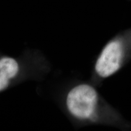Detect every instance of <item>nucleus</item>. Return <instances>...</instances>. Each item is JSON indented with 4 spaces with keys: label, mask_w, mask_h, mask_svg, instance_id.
I'll list each match as a JSON object with an SVG mask.
<instances>
[{
    "label": "nucleus",
    "mask_w": 131,
    "mask_h": 131,
    "mask_svg": "<svg viewBox=\"0 0 131 131\" xmlns=\"http://www.w3.org/2000/svg\"><path fill=\"white\" fill-rule=\"evenodd\" d=\"M92 82L81 83L70 90L66 104L70 114L85 124L106 125L130 130L131 123L109 104Z\"/></svg>",
    "instance_id": "obj_1"
},
{
    "label": "nucleus",
    "mask_w": 131,
    "mask_h": 131,
    "mask_svg": "<svg viewBox=\"0 0 131 131\" xmlns=\"http://www.w3.org/2000/svg\"><path fill=\"white\" fill-rule=\"evenodd\" d=\"M131 60V29L114 36L106 42L96 60L92 82L96 86L123 69Z\"/></svg>",
    "instance_id": "obj_2"
},
{
    "label": "nucleus",
    "mask_w": 131,
    "mask_h": 131,
    "mask_svg": "<svg viewBox=\"0 0 131 131\" xmlns=\"http://www.w3.org/2000/svg\"><path fill=\"white\" fill-rule=\"evenodd\" d=\"M18 64L15 60L9 57H4L0 60V74L9 80L17 74Z\"/></svg>",
    "instance_id": "obj_3"
},
{
    "label": "nucleus",
    "mask_w": 131,
    "mask_h": 131,
    "mask_svg": "<svg viewBox=\"0 0 131 131\" xmlns=\"http://www.w3.org/2000/svg\"><path fill=\"white\" fill-rule=\"evenodd\" d=\"M9 85V80L0 74V91L6 89Z\"/></svg>",
    "instance_id": "obj_4"
}]
</instances>
